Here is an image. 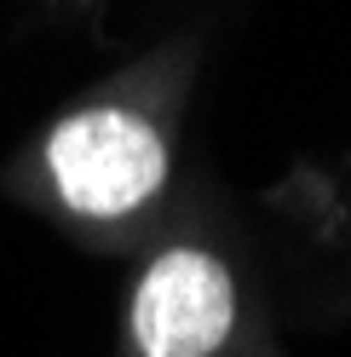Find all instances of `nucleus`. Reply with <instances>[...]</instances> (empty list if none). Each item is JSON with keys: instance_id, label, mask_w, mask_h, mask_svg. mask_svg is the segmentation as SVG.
I'll list each match as a JSON object with an SVG mask.
<instances>
[{"instance_id": "nucleus-1", "label": "nucleus", "mask_w": 351, "mask_h": 357, "mask_svg": "<svg viewBox=\"0 0 351 357\" xmlns=\"http://www.w3.org/2000/svg\"><path fill=\"white\" fill-rule=\"evenodd\" d=\"M202 40L179 35L52 109L0 190L93 254H139L167 225Z\"/></svg>"}, {"instance_id": "nucleus-3", "label": "nucleus", "mask_w": 351, "mask_h": 357, "mask_svg": "<svg viewBox=\"0 0 351 357\" xmlns=\"http://www.w3.org/2000/svg\"><path fill=\"white\" fill-rule=\"evenodd\" d=\"M259 357H276V351H271V346H265V351H259Z\"/></svg>"}, {"instance_id": "nucleus-2", "label": "nucleus", "mask_w": 351, "mask_h": 357, "mask_svg": "<svg viewBox=\"0 0 351 357\" xmlns=\"http://www.w3.org/2000/svg\"><path fill=\"white\" fill-rule=\"evenodd\" d=\"M265 311L236 248L196 219H173L127 277L116 357H259Z\"/></svg>"}]
</instances>
